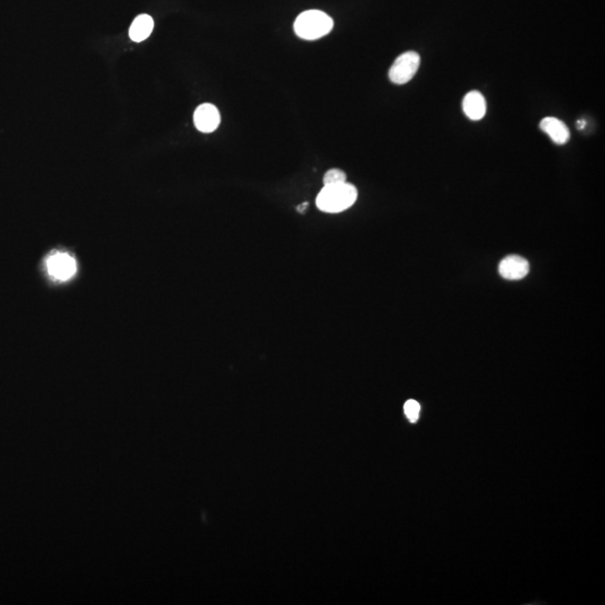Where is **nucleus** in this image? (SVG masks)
I'll return each mask as SVG.
<instances>
[{"label":"nucleus","instance_id":"nucleus-7","mask_svg":"<svg viewBox=\"0 0 605 605\" xmlns=\"http://www.w3.org/2000/svg\"><path fill=\"white\" fill-rule=\"evenodd\" d=\"M539 127L543 130V133L552 138L555 144L564 145L569 141L571 134L569 129L563 121L560 119L554 118V117H546L541 121Z\"/></svg>","mask_w":605,"mask_h":605},{"label":"nucleus","instance_id":"nucleus-11","mask_svg":"<svg viewBox=\"0 0 605 605\" xmlns=\"http://www.w3.org/2000/svg\"><path fill=\"white\" fill-rule=\"evenodd\" d=\"M404 411H405L407 418L411 422H417L418 417H420V405L417 403L416 400L411 399L408 401H406L405 406H404Z\"/></svg>","mask_w":605,"mask_h":605},{"label":"nucleus","instance_id":"nucleus-6","mask_svg":"<svg viewBox=\"0 0 605 605\" xmlns=\"http://www.w3.org/2000/svg\"><path fill=\"white\" fill-rule=\"evenodd\" d=\"M221 117L219 110L211 104H203L194 113V124L201 133H212L219 127Z\"/></svg>","mask_w":605,"mask_h":605},{"label":"nucleus","instance_id":"nucleus-8","mask_svg":"<svg viewBox=\"0 0 605 605\" xmlns=\"http://www.w3.org/2000/svg\"><path fill=\"white\" fill-rule=\"evenodd\" d=\"M463 110L471 120H481L487 113L485 99L478 91H471L463 99Z\"/></svg>","mask_w":605,"mask_h":605},{"label":"nucleus","instance_id":"nucleus-9","mask_svg":"<svg viewBox=\"0 0 605 605\" xmlns=\"http://www.w3.org/2000/svg\"><path fill=\"white\" fill-rule=\"evenodd\" d=\"M154 20L150 15H139L130 26L129 36L134 42H143L152 34Z\"/></svg>","mask_w":605,"mask_h":605},{"label":"nucleus","instance_id":"nucleus-5","mask_svg":"<svg viewBox=\"0 0 605 605\" xmlns=\"http://www.w3.org/2000/svg\"><path fill=\"white\" fill-rule=\"evenodd\" d=\"M529 262L524 257L511 255L499 264V273L508 280H520L529 273Z\"/></svg>","mask_w":605,"mask_h":605},{"label":"nucleus","instance_id":"nucleus-3","mask_svg":"<svg viewBox=\"0 0 605 605\" xmlns=\"http://www.w3.org/2000/svg\"><path fill=\"white\" fill-rule=\"evenodd\" d=\"M420 65V54L414 51L405 52L392 65L389 70V79L394 85H405L414 78Z\"/></svg>","mask_w":605,"mask_h":605},{"label":"nucleus","instance_id":"nucleus-2","mask_svg":"<svg viewBox=\"0 0 605 605\" xmlns=\"http://www.w3.org/2000/svg\"><path fill=\"white\" fill-rule=\"evenodd\" d=\"M333 20L321 10H306L296 18L294 31L303 40L315 41L329 34Z\"/></svg>","mask_w":605,"mask_h":605},{"label":"nucleus","instance_id":"nucleus-10","mask_svg":"<svg viewBox=\"0 0 605 605\" xmlns=\"http://www.w3.org/2000/svg\"><path fill=\"white\" fill-rule=\"evenodd\" d=\"M346 175L341 169H329L325 173L323 178L324 185H335V184L346 183Z\"/></svg>","mask_w":605,"mask_h":605},{"label":"nucleus","instance_id":"nucleus-12","mask_svg":"<svg viewBox=\"0 0 605 605\" xmlns=\"http://www.w3.org/2000/svg\"><path fill=\"white\" fill-rule=\"evenodd\" d=\"M306 206H307V203H304V204H303V206H299V212H304L305 208H306Z\"/></svg>","mask_w":605,"mask_h":605},{"label":"nucleus","instance_id":"nucleus-4","mask_svg":"<svg viewBox=\"0 0 605 605\" xmlns=\"http://www.w3.org/2000/svg\"><path fill=\"white\" fill-rule=\"evenodd\" d=\"M46 269L52 278L57 282H68L78 271L76 259L68 252H55L46 259Z\"/></svg>","mask_w":605,"mask_h":605},{"label":"nucleus","instance_id":"nucleus-1","mask_svg":"<svg viewBox=\"0 0 605 605\" xmlns=\"http://www.w3.org/2000/svg\"><path fill=\"white\" fill-rule=\"evenodd\" d=\"M357 199V190L350 183L324 185L316 197V206L323 212L339 213L351 208Z\"/></svg>","mask_w":605,"mask_h":605}]
</instances>
